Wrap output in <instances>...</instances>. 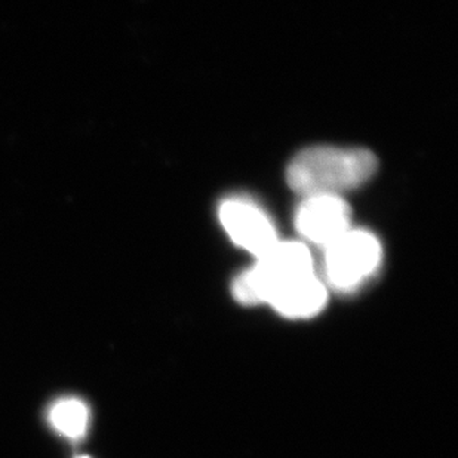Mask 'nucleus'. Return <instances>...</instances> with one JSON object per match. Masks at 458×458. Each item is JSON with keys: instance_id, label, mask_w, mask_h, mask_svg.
Returning a JSON list of instances; mask_svg holds the SVG:
<instances>
[{"instance_id": "8", "label": "nucleus", "mask_w": 458, "mask_h": 458, "mask_svg": "<svg viewBox=\"0 0 458 458\" xmlns=\"http://www.w3.org/2000/svg\"><path fill=\"white\" fill-rule=\"evenodd\" d=\"M79 458H89V457H79Z\"/></svg>"}, {"instance_id": "3", "label": "nucleus", "mask_w": 458, "mask_h": 458, "mask_svg": "<svg viewBox=\"0 0 458 458\" xmlns=\"http://www.w3.org/2000/svg\"><path fill=\"white\" fill-rule=\"evenodd\" d=\"M378 239L365 230H347L327 247L325 272L338 290H353L376 273L381 263Z\"/></svg>"}, {"instance_id": "5", "label": "nucleus", "mask_w": 458, "mask_h": 458, "mask_svg": "<svg viewBox=\"0 0 458 458\" xmlns=\"http://www.w3.org/2000/svg\"><path fill=\"white\" fill-rule=\"evenodd\" d=\"M220 221L230 239L257 259L279 242L270 218L247 200L232 199L221 205Z\"/></svg>"}, {"instance_id": "7", "label": "nucleus", "mask_w": 458, "mask_h": 458, "mask_svg": "<svg viewBox=\"0 0 458 458\" xmlns=\"http://www.w3.org/2000/svg\"><path fill=\"white\" fill-rule=\"evenodd\" d=\"M49 421L63 437L81 439L87 433L89 410L79 399H61L52 405L49 411Z\"/></svg>"}, {"instance_id": "2", "label": "nucleus", "mask_w": 458, "mask_h": 458, "mask_svg": "<svg viewBox=\"0 0 458 458\" xmlns=\"http://www.w3.org/2000/svg\"><path fill=\"white\" fill-rule=\"evenodd\" d=\"M313 273V259L306 245L279 241L257 259L254 267L236 277L234 299L243 304H267L276 291Z\"/></svg>"}, {"instance_id": "1", "label": "nucleus", "mask_w": 458, "mask_h": 458, "mask_svg": "<svg viewBox=\"0 0 458 458\" xmlns=\"http://www.w3.org/2000/svg\"><path fill=\"white\" fill-rule=\"evenodd\" d=\"M376 156L367 148L318 146L291 160L286 182L300 195H337L362 186L376 174Z\"/></svg>"}, {"instance_id": "6", "label": "nucleus", "mask_w": 458, "mask_h": 458, "mask_svg": "<svg viewBox=\"0 0 458 458\" xmlns=\"http://www.w3.org/2000/svg\"><path fill=\"white\" fill-rule=\"evenodd\" d=\"M328 300L324 282L316 276L301 277L291 282L270 297L268 303L279 315L291 319H307L318 315Z\"/></svg>"}, {"instance_id": "4", "label": "nucleus", "mask_w": 458, "mask_h": 458, "mask_svg": "<svg viewBox=\"0 0 458 458\" xmlns=\"http://www.w3.org/2000/svg\"><path fill=\"white\" fill-rule=\"evenodd\" d=\"M295 225L304 239L327 248L351 229V208L337 195L306 196Z\"/></svg>"}]
</instances>
